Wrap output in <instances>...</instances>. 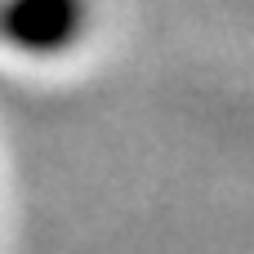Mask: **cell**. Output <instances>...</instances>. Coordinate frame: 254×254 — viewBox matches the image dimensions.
Masks as SVG:
<instances>
[{
	"mask_svg": "<svg viewBox=\"0 0 254 254\" xmlns=\"http://www.w3.org/2000/svg\"><path fill=\"white\" fill-rule=\"evenodd\" d=\"M80 18H85L80 0H4L0 36L9 45L45 54V49H63L76 36Z\"/></svg>",
	"mask_w": 254,
	"mask_h": 254,
	"instance_id": "1",
	"label": "cell"
}]
</instances>
